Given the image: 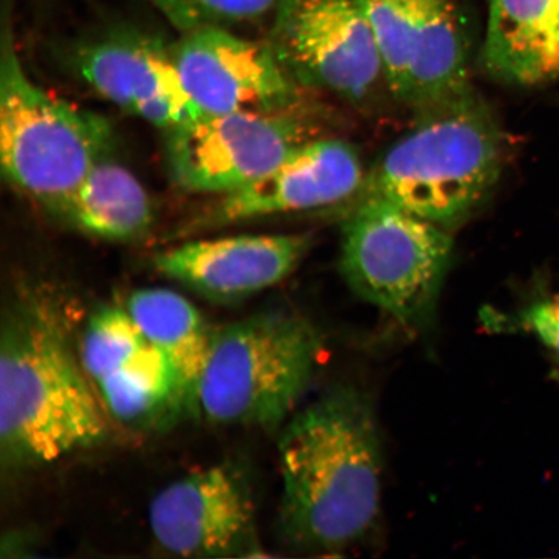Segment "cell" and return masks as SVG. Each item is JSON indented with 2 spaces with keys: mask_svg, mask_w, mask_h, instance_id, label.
Listing matches in <instances>:
<instances>
[{
  "mask_svg": "<svg viewBox=\"0 0 559 559\" xmlns=\"http://www.w3.org/2000/svg\"><path fill=\"white\" fill-rule=\"evenodd\" d=\"M278 449L285 539L310 554L333 555L372 531L382 464L379 428L366 395L349 386L328 391L292 419Z\"/></svg>",
  "mask_w": 559,
  "mask_h": 559,
  "instance_id": "cell-1",
  "label": "cell"
},
{
  "mask_svg": "<svg viewBox=\"0 0 559 559\" xmlns=\"http://www.w3.org/2000/svg\"><path fill=\"white\" fill-rule=\"evenodd\" d=\"M52 314L21 306L0 337L3 466L53 463L107 436L99 401Z\"/></svg>",
  "mask_w": 559,
  "mask_h": 559,
  "instance_id": "cell-2",
  "label": "cell"
},
{
  "mask_svg": "<svg viewBox=\"0 0 559 559\" xmlns=\"http://www.w3.org/2000/svg\"><path fill=\"white\" fill-rule=\"evenodd\" d=\"M502 163L499 126L469 91L426 109L415 128L377 160L359 194L450 228L493 190Z\"/></svg>",
  "mask_w": 559,
  "mask_h": 559,
  "instance_id": "cell-3",
  "label": "cell"
},
{
  "mask_svg": "<svg viewBox=\"0 0 559 559\" xmlns=\"http://www.w3.org/2000/svg\"><path fill=\"white\" fill-rule=\"evenodd\" d=\"M323 345L317 328L290 312L222 326L213 333L191 405L213 424L275 428L309 389Z\"/></svg>",
  "mask_w": 559,
  "mask_h": 559,
  "instance_id": "cell-4",
  "label": "cell"
},
{
  "mask_svg": "<svg viewBox=\"0 0 559 559\" xmlns=\"http://www.w3.org/2000/svg\"><path fill=\"white\" fill-rule=\"evenodd\" d=\"M110 148L111 131L104 118L48 93L31 79L19 58L12 24L4 20L0 158L10 183L59 214Z\"/></svg>",
  "mask_w": 559,
  "mask_h": 559,
  "instance_id": "cell-5",
  "label": "cell"
},
{
  "mask_svg": "<svg viewBox=\"0 0 559 559\" xmlns=\"http://www.w3.org/2000/svg\"><path fill=\"white\" fill-rule=\"evenodd\" d=\"M453 240L449 228L360 198L344 227L341 271L356 295L411 330L435 319Z\"/></svg>",
  "mask_w": 559,
  "mask_h": 559,
  "instance_id": "cell-6",
  "label": "cell"
},
{
  "mask_svg": "<svg viewBox=\"0 0 559 559\" xmlns=\"http://www.w3.org/2000/svg\"><path fill=\"white\" fill-rule=\"evenodd\" d=\"M299 104L201 116L167 132L166 158L175 185L222 198L267 177L292 153L319 138Z\"/></svg>",
  "mask_w": 559,
  "mask_h": 559,
  "instance_id": "cell-7",
  "label": "cell"
},
{
  "mask_svg": "<svg viewBox=\"0 0 559 559\" xmlns=\"http://www.w3.org/2000/svg\"><path fill=\"white\" fill-rule=\"evenodd\" d=\"M397 99L424 110L469 93L464 27L451 0H360Z\"/></svg>",
  "mask_w": 559,
  "mask_h": 559,
  "instance_id": "cell-8",
  "label": "cell"
},
{
  "mask_svg": "<svg viewBox=\"0 0 559 559\" xmlns=\"http://www.w3.org/2000/svg\"><path fill=\"white\" fill-rule=\"evenodd\" d=\"M275 11L269 41L299 86L360 102L384 81L360 0H280Z\"/></svg>",
  "mask_w": 559,
  "mask_h": 559,
  "instance_id": "cell-9",
  "label": "cell"
},
{
  "mask_svg": "<svg viewBox=\"0 0 559 559\" xmlns=\"http://www.w3.org/2000/svg\"><path fill=\"white\" fill-rule=\"evenodd\" d=\"M171 55L187 94L204 116L299 103V85L270 41L245 39L225 27H202L181 33Z\"/></svg>",
  "mask_w": 559,
  "mask_h": 559,
  "instance_id": "cell-10",
  "label": "cell"
},
{
  "mask_svg": "<svg viewBox=\"0 0 559 559\" xmlns=\"http://www.w3.org/2000/svg\"><path fill=\"white\" fill-rule=\"evenodd\" d=\"M150 527L179 557L227 558L255 550V507L248 481L215 465L174 481L152 500Z\"/></svg>",
  "mask_w": 559,
  "mask_h": 559,
  "instance_id": "cell-11",
  "label": "cell"
},
{
  "mask_svg": "<svg viewBox=\"0 0 559 559\" xmlns=\"http://www.w3.org/2000/svg\"><path fill=\"white\" fill-rule=\"evenodd\" d=\"M75 66L105 100L166 134L204 116L181 83L171 46L151 35L134 31L104 35L81 48Z\"/></svg>",
  "mask_w": 559,
  "mask_h": 559,
  "instance_id": "cell-12",
  "label": "cell"
},
{
  "mask_svg": "<svg viewBox=\"0 0 559 559\" xmlns=\"http://www.w3.org/2000/svg\"><path fill=\"white\" fill-rule=\"evenodd\" d=\"M365 177L353 146L319 136L253 186L222 195L190 228L198 233L334 205L359 192Z\"/></svg>",
  "mask_w": 559,
  "mask_h": 559,
  "instance_id": "cell-13",
  "label": "cell"
},
{
  "mask_svg": "<svg viewBox=\"0 0 559 559\" xmlns=\"http://www.w3.org/2000/svg\"><path fill=\"white\" fill-rule=\"evenodd\" d=\"M311 237L302 234L237 235L188 241L155 258L160 275L205 298L240 300L288 277L309 253Z\"/></svg>",
  "mask_w": 559,
  "mask_h": 559,
  "instance_id": "cell-14",
  "label": "cell"
},
{
  "mask_svg": "<svg viewBox=\"0 0 559 559\" xmlns=\"http://www.w3.org/2000/svg\"><path fill=\"white\" fill-rule=\"evenodd\" d=\"M484 62L509 85L559 81V0H488Z\"/></svg>",
  "mask_w": 559,
  "mask_h": 559,
  "instance_id": "cell-15",
  "label": "cell"
},
{
  "mask_svg": "<svg viewBox=\"0 0 559 559\" xmlns=\"http://www.w3.org/2000/svg\"><path fill=\"white\" fill-rule=\"evenodd\" d=\"M59 215L81 233L111 242L142 239L155 218L143 185L110 156L87 174Z\"/></svg>",
  "mask_w": 559,
  "mask_h": 559,
  "instance_id": "cell-16",
  "label": "cell"
},
{
  "mask_svg": "<svg viewBox=\"0 0 559 559\" xmlns=\"http://www.w3.org/2000/svg\"><path fill=\"white\" fill-rule=\"evenodd\" d=\"M126 310L148 344L170 361L181 395L191 404L214 333L205 319L190 300L164 288L131 293Z\"/></svg>",
  "mask_w": 559,
  "mask_h": 559,
  "instance_id": "cell-17",
  "label": "cell"
},
{
  "mask_svg": "<svg viewBox=\"0 0 559 559\" xmlns=\"http://www.w3.org/2000/svg\"><path fill=\"white\" fill-rule=\"evenodd\" d=\"M95 384L105 408L126 424L148 421L166 407L186 403L170 361L150 344Z\"/></svg>",
  "mask_w": 559,
  "mask_h": 559,
  "instance_id": "cell-18",
  "label": "cell"
},
{
  "mask_svg": "<svg viewBox=\"0 0 559 559\" xmlns=\"http://www.w3.org/2000/svg\"><path fill=\"white\" fill-rule=\"evenodd\" d=\"M148 345L128 310L104 307L90 318L83 332L81 362L88 379L115 373Z\"/></svg>",
  "mask_w": 559,
  "mask_h": 559,
  "instance_id": "cell-19",
  "label": "cell"
},
{
  "mask_svg": "<svg viewBox=\"0 0 559 559\" xmlns=\"http://www.w3.org/2000/svg\"><path fill=\"white\" fill-rule=\"evenodd\" d=\"M180 33L249 23L275 11L280 0H151Z\"/></svg>",
  "mask_w": 559,
  "mask_h": 559,
  "instance_id": "cell-20",
  "label": "cell"
},
{
  "mask_svg": "<svg viewBox=\"0 0 559 559\" xmlns=\"http://www.w3.org/2000/svg\"><path fill=\"white\" fill-rule=\"evenodd\" d=\"M523 323L559 362V295L530 306L523 313Z\"/></svg>",
  "mask_w": 559,
  "mask_h": 559,
  "instance_id": "cell-21",
  "label": "cell"
}]
</instances>
